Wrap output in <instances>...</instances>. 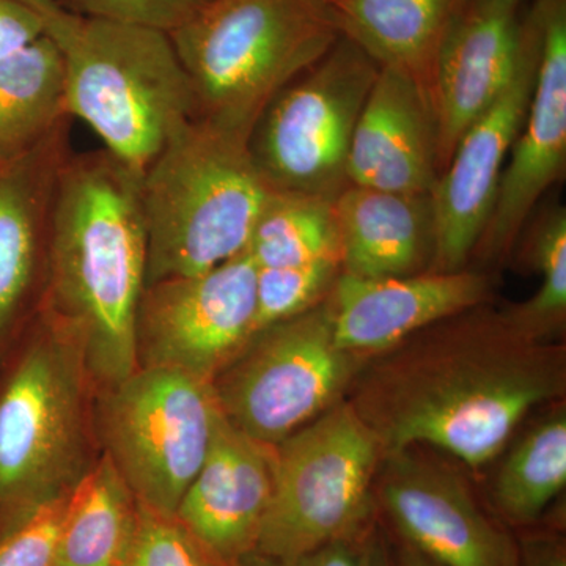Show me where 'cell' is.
Masks as SVG:
<instances>
[{"instance_id":"7","label":"cell","mask_w":566,"mask_h":566,"mask_svg":"<svg viewBox=\"0 0 566 566\" xmlns=\"http://www.w3.org/2000/svg\"><path fill=\"white\" fill-rule=\"evenodd\" d=\"M382 450L349 401L274 446L273 495L255 554L289 560L368 534Z\"/></svg>"},{"instance_id":"5","label":"cell","mask_w":566,"mask_h":566,"mask_svg":"<svg viewBox=\"0 0 566 566\" xmlns=\"http://www.w3.org/2000/svg\"><path fill=\"white\" fill-rule=\"evenodd\" d=\"M44 24L62 54L71 118L91 126L123 163L144 172L197 118L191 82L169 33L63 10Z\"/></svg>"},{"instance_id":"15","label":"cell","mask_w":566,"mask_h":566,"mask_svg":"<svg viewBox=\"0 0 566 566\" xmlns=\"http://www.w3.org/2000/svg\"><path fill=\"white\" fill-rule=\"evenodd\" d=\"M71 120L0 163V364L39 312L59 175L73 153Z\"/></svg>"},{"instance_id":"13","label":"cell","mask_w":566,"mask_h":566,"mask_svg":"<svg viewBox=\"0 0 566 566\" xmlns=\"http://www.w3.org/2000/svg\"><path fill=\"white\" fill-rule=\"evenodd\" d=\"M538 66L534 93L517 133L475 251L501 260L515 245L524 223L566 166V0H535Z\"/></svg>"},{"instance_id":"4","label":"cell","mask_w":566,"mask_h":566,"mask_svg":"<svg viewBox=\"0 0 566 566\" xmlns=\"http://www.w3.org/2000/svg\"><path fill=\"white\" fill-rule=\"evenodd\" d=\"M271 192L248 137L200 118L186 123L142 172L145 286L205 273L245 252Z\"/></svg>"},{"instance_id":"12","label":"cell","mask_w":566,"mask_h":566,"mask_svg":"<svg viewBox=\"0 0 566 566\" xmlns=\"http://www.w3.org/2000/svg\"><path fill=\"white\" fill-rule=\"evenodd\" d=\"M538 24L523 14L520 66L502 95L464 133L430 192L433 207V256L427 271L455 273L474 253L491 210L510 148L515 142L535 88Z\"/></svg>"},{"instance_id":"20","label":"cell","mask_w":566,"mask_h":566,"mask_svg":"<svg viewBox=\"0 0 566 566\" xmlns=\"http://www.w3.org/2000/svg\"><path fill=\"white\" fill-rule=\"evenodd\" d=\"M342 273L400 277L423 273L433 256L430 193L378 191L348 185L334 199ZM428 270V268H427Z\"/></svg>"},{"instance_id":"8","label":"cell","mask_w":566,"mask_h":566,"mask_svg":"<svg viewBox=\"0 0 566 566\" xmlns=\"http://www.w3.org/2000/svg\"><path fill=\"white\" fill-rule=\"evenodd\" d=\"M103 390V453L142 505L174 516L223 416L212 382L169 368L137 367Z\"/></svg>"},{"instance_id":"29","label":"cell","mask_w":566,"mask_h":566,"mask_svg":"<svg viewBox=\"0 0 566 566\" xmlns=\"http://www.w3.org/2000/svg\"><path fill=\"white\" fill-rule=\"evenodd\" d=\"M77 17L142 25L170 33L191 20L203 0H55Z\"/></svg>"},{"instance_id":"16","label":"cell","mask_w":566,"mask_h":566,"mask_svg":"<svg viewBox=\"0 0 566 566\" xmlns=\"http://www.w3.org/2000/svg\"><path fill=\"white\" fill-rule=\"evenodd\" d=\"M521 52V2L465 0L441 41L431 84L439 175L464 133L512 82Z\"/></svg>"},{"instance_id":"1","label":"cell","mask_w":566,"mask_h":566,"mask_svg":"<svg viewBox=\"0 0 566 566\" xmlns=\"http://www.w3.org/2000/svg\"><path fill=\"white\" fill-rule=\"evenodd\" d=\"M382 357L349 401L382 458L417 444L490 463L536 406L565 392V348L521 337L501 312L475 308L427 327Z\"/></svg>"},{"instance_id":"6","label":"cell","mask_w":566,"mask_h":566,"mask_svg":"<svg viewBox=\"0 0 566 566\" xmlns=\"http://www.w3.org/2000/svg\"><path fill=\"white\" fill-rule=\"evenodd\" d=\"M169 36L197 118L249 139L274 96L340 33L326 0H208Z\"/></svg>"},{"instance_id":"26","label":"cell","mask_w":566,"mask_h":566,"mask_svg":"<svg viewBox=\"0 0 566 566\" xmlns=\"http://www.w3.org/2000/svg\"><path fill=\"white\" fill-rule=\"evenodd\" d=\"M531 255L542 274L538 292L526 303L501 312L521 337L553 342L566 319V212L564 208L545 216L532 234Z\"/></svg>"},{"instance_id":"10","label":"cell","mask_w":566,"mask_h":566,"mask_svg":"<svg viewBox=\"0 0 566 566\" xmlns=\"http://www.w3.org/2000/svg\"><path fill=\"white\" fill-rule=\"evenodd\" d=\"M364 360L335 344L326 297L253 335L212 387L234 428L275 446L338 403Z\"/></svg>"},{"instance_id":"34","label":"cell","mask_w":566,"mask_h":566,"mask_svg":"<svg viewBox=\"0 0 566 566\" xmlns=\"http://www.w3.org/2000/svg\"><path fill=\"white\" fill-rule=\"evenodd\" d=\"M363 566H390L385 546L378 539L371 538L370 534L363 542Z\"/></svg>"},{"instance_id":"25","label":"cell","mask_w":566,"mask_h":566,"mask_svg":"<svg viewBox=\"0 0 566 566\" xmlns=\"http://www.w3.org/2000/svg\"><path fill=\"white\" fill-rule=\"evenodd\" d=\"M566 485V415L543 419L505 458L495 475L494 504L509 523H535Z\"/></svg>"},{"instance_id":"35","label":"cell","mask_w":566,"mask_h":566,"mask_svg":"<svg viewBox=\"0 0 566 566\" xmlns=\"http://www.w3.org/2000/svg\"><path fill=\"white\" fill-rule=\"evenodd\" d=\"M398 566H442L436 564L431 558L424 557L415 547L405 545L398 551Z\"/></svg>"},{"instance_id":"36","label":"cell","mask_w":566,"mask_h":566,"mask_svg":"<svg viewBox=\"0 0 566 566\" xmlns=\"http://www.w3.org/2000/svg\"><path fill=\"white\" fill-rule=\"evenodd\" d=\"M18 2L24 3V6L39 11L40 14H43L44 20H46L48 17H51L52 13H55V11L62 10L59 9L55 0H18Z\"/></svg>"},{"instance_id":"14","label":"cell","mask_w":566,"mask_h":566,"mask_svg":"<svg viewBox=\"0 0 566 566\" xmlns=\"http://www.w3.org/2000/svg\"><path fill=\"white\" fill-rule=\"evenodd\" d=\"M385 458L379 495L405 545L442 566H520L515 539L460 476L406 450Z\"/></svg>"},{"instance_id":"38","label":"cell","mask_w":566,"mask_h":566,"mask_svg":"<svg viewBox=\"0 0 566 566\" xmlns=\"http://www.w3.org/2000/svg\"><path fill=\"white\" fill-rule=\"evenodd\" d=\"M205 2H208V0H203V3H205Z\"/></svg>"},{"instance_id":"24","label":"cell","mask_w":566,"mask_h":566,"mask_svg":"<svg viewBox=\"0 0 566 566\" xmlns=\"http://www.w3.org/2000/svg\"><path fill=\"white\" fill-rule=\"evenodd\" d=\"M245 252L256 268L342 263L334 200L307 193L271 192Z\"/></svg>"},{"instance_id":"21","label":"cell","mask_w":566,"mask_h":566,"mask_svg":"<svg viewBox=\"0 0 566 566\" xmlns=\"http://www.w3.org/2000/svg\"><path fill=\"white\" fill-rule=\"evenodd\" d=\"M465 0H326L340 36L431 93L436 57ZM431 98V96H430Z\"/></svg>"},{"instance_id":"31","label":"cell","mask_w":566,"mask_h":566,"mask_svg":"<svg viewBox=\"0 0 566 566\" xmlns=\"http://www.w3.org/2000/svg\"><path fill=\"white\" fill-rule=\"evenodd\" d=\"M44 32L46 24L39 11L18 0H0V59L22 50Z\"/></svg>"},{"instance_id":"2","label":"cell","mask_w":566,"mask_h":566,"mask_svg":"<svg viewBox=\"0 0 566 566\" xmlns=\"http://www.w3.org/2000/svg\"><path fill=\"white\" fill-rule=\"evenodd\" d=\"M142 172L106 148L71 153L59 175L40 316L80 348L93 385L137 370L147 274Z\"/></svg>"},{"instance_id":"22","label":"cell","mask_w":566,"mask_h":566,"mask_svg":"<svg viewBox=\"0 0 566 566\" xmlns=\"http://www.w3.org/2000/svg\"><path fill=\"white\" fill-rule=\"evenodd\" d=\"M69 118L62 54L46 32L0 59V163L33 150Z\"/></svg>"},{"instance_id":"9","label":"cell","mask_w":566,"mask_h":566,"mask_svg":"<svg viewBox=\"0 0 566 566\" xmlns=\"http://www.w3.org/2000/svg\"><path fill=\"white\" fill-rule=\"evenodd\" d=\"M379 69L340 36L274 96L249 136L252 161L273 191L329 200L344 191L354 129Z\"/></svg>"},{"instance_id":"17","label":"cell","mask_w":566,"mask_h":566,"mask_svg":"<svg viewBox=\"0 0 566 566\" xmlns=\"http://www.w3.org/2000/svg\"><path fill=\"white\" fill-rule=\"evenodd\" d=\"M488 292L486 275L465 268L455 273L423 271L379 279L340 273L327 296L335 344L367 359L479 307Z\"/></svg>"},{"instance_id":"30","label":"cell","mask_w":566,"mask_h":566,"mask_svg":"<svg viewBox=\"0 0 566 566\" xmlns=\"http://www.w3.org/2000/svg\"><path fill=\"white\" fill-rule=\"evenodd\" d=\"M69 497L41 510L28 523L0 539V566H54Z\"/></svg>"},{"instance_id":"11","label":"cell","mask_w":566,"mask_h":566,"mask_svg":"<svg viewBox=\"0 0 566 566\" xmlns=\"http://www.w3.org/2000/svg\"><path fill=\"white\" fill-rule=\"evenodd\" d=\"M256 274L243 252L205 273L145 286L136 318L137 365L214 381L255 335Z\"/></svg>"},{"instance_id":"19","label":"cell","mask_w":566,"mask_h":566,"mask_svg":"<svg viewBox=\"0 0 566 566\" xmlns=\"http://www.w3.org/2000/svg\"><path fill=\"white\" fill-rule=\"evenodd\" d=\"M348 185L430 193L438 181V132L430 95L401 71L381 66L354 129Z\"/></svg>"},{"instance_id":"33","label":"cell","mask_w":566,"mask_h":566,"mask_svg":"<svg viewBox=\"0 0 566 566\" xmlns=\"http://www.w3.org/2000/svg\"><path fill=\"white\" fill-rule=\"evenodd\" d=\"M520 566H566L565 545L553 536H532L517 546Z\"/></svg>"},{"instance_id":"32","label":"cell","mask_w":566,"mask_h":566,"mask_svg":"<svg viewBox=\"0 0 566 566\" xmlns=\"http://www.w3.org/2000/svg\"><path fill=\"white\" fill-rule=\"evenodd\" d=\"M367 536V535H365ZM364 536V538H365ZM360 539H345L331 545L318 547L311 553L303 554L289 560H277L252 553L241 562L243 566H363V542Z\"/></svg>"},{"instance_id":"18","label":"cell","mask_w":566,"mask_h":566,"mask_svg":"<svg viewBox=\"0 0 566 566\" xmlns=\"http://www.w3.org/2000/svg\"><path fill=\"white\" fill-rule=\"evenodd\" d=\"M273 463L274 446L249 438L222 416L174 516L218 556L241 564L259 543L273 495Z\"/></svg>"},{"instance_id":"3","label":"cell","mask_w":566,"mask_h":566,"mask_svg":"<svg viewBox=\"0 0 566 566\" xmlns=\"http://www.w3.org/2000/svg\"><path fill=\"white\" fill-rule=\"evenodd\" d=\"M92 385L80 348L33 316L0 364V539L91 471Z\"/></svg>"},{"instance_id":"28","label":"cell","mask_w":566,"mask_h":566,"mask_svg":"<svg viewBox=\"0 0 566 566\" xmlns=\"http://www.w3.org/2000/svg\"><path fill=\"white\" fill-rule=\"evenodd\" d=\"M123 566L243 565L218 556L182 526L177 517L163 515L139 502L136 532Z\"/></svg>"},{"instance_id":"23","label":"cell","mask_w":566,"mask_h":566,"mask_svg":"<svg viewBox=\"0 0 566 566\" xmlns=\"http://www.w3.org/2000/svg\"><path fill=\"white\" fill-rule=\"evenodd\" d=\"M139 502L103 453L66 502L54 566H123Z\"/></svg>"},{"instance_id":"37","label":"cell","mask_w":566,"mask_h":566,"mask_svg":"<svg viewBox=\"0 0 566 566\" xmlns=\"http://www.w3.org/2000/svg\"><path fill=\"white\" fill-rule=\"evenodd\" d=\"M516 2H523V0H516Z\"/></svg>"},{"instance_id":"27","label":"cell","mask_w":566,"mask_h":566,"mask_svg":"<svg viewBox=\"0 0 566 566\" xmlns=\"http://www.w3.org/2000/svg\"><path fill=\"white\" fill-rule=\"evenodd\" d=\"M340 273L342 263L334 260L297 266L259 268L255 334L323 303Z\"/></svg>"}]
</instances>
